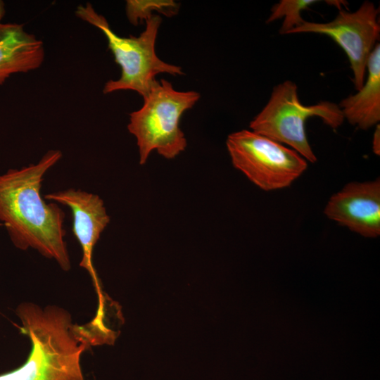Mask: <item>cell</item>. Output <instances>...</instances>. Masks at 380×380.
<instances>
[{"instance_id":"cell-1","label":"cell","mask_w":380,"mask_h":380,"mask_svg":"<svg viewBox=\"0 0 380 380\" xmlns=\"http://www.w3.org/2000/svg\"><path fill=\"white\" fill-rule=\"evenodd\" d=\"M62 156L60 150L51 149L37 163L0 175V221L16 248H33L68 271L71 265L65 241V215L40 194L45 174Z\"/></svg>"},{"instance_id":"cell-2","label":"cell","mask_w":380,"mask_h":380,"mask_svg":"<svg viewBox=\"0 0 380 380\" xmlns=\"http://www.w3.org/2000/svg\"><path fill=\"white\" fill-rule=\"evenodd\" d=\"M17 313L31 350L22 365L0 374V380H84L80 358L90 344L66 310L23 303Z\"/></svg>"},{"instance_id":"cell-3","label":"cell","mask_w":380,"mask_h":380,"mask_svg":"<svg viewBox=\"0 0 380 380\" xmlns=\"http://www.w3.org/2000/svg\"><path fill=\"white\" fill-rule=\"evenodd\" d=\"M75 14L103 32L115 61L121 68L118 80H110L105 84L103 94L132 90L144 98L156 82L155 77L158 74L184 75L180 66L167 63L156 55V42L162 22L159 15L153 14L145 20L146 27L138 37H125L115 33L106 19L89 3L80 5Z\"/></svg>"},{"instance_id":"cell-4","label":"cell","mask_w":380,"mask_h":380,"mask_svg":"<svg viewBox=\"0 0 380 380\" xmlns=\"http://www.w3.org/2000/svg\"><path fill=\"white\" fill-rule=\"evenodd\" d=\"M143 99L142 106L129 114L127 125L137 140L139 164H145L153 151L165 158H175L187 145L180 119L199 100V93L177 91L169 81L161 79Z\"/></svg>"},{"instance_id":"cell-5","label":"cell","mask_w":380,"mask_h":380,"mask_svg":"<svg viewBox=\"0 0 380 380\" xmlns=\"http://www.w3.org/2000/svg\"><path fill=\"white\" fill-rule=\"evenodd\" d=\"M313 116L320 118L332 129L340 127L345 120L338 105L334 103L303 105L298 98L296 84L286 80L274 87L268 102L251 122L250 128L279 144L289 145L307 161L315 163L317 157L305 131L307 120Z\"/></svg>"},{"instance_id":"cell-6","label":"cell","mask_w":380,"mask_h":380,"mask_svg":"<svg viewBox=\"0 0 380 380\" xmlns=\"http://www.w3.org/2000/svg\"><path fill=\"white\" fill-rule=\"evenodd\" d=\"M226 146L234 167L265 191L290 186L308 167L296 151L252 130L231 133Z\"/></svg>"},{"instance_id":"cell-7","label":"cell","mask_w":380,"mask_h":380,"mask_svg":"<svg viewBox=\"0 0 380 380\" xmlns=\"http://www.w3.org/2000/svg\"><path fill=\"white\" fill-rule=\"evenodd\" d=\"M379 8L366 1L354 12L339 10L327 23L304 21L289 34L315 33L331 38L345 51L353 71V82L359 90L365 81L368 58L379 39Z\"/></svg>"},{"instance_id":"cell-8","label":"cell","mask_w":380,"mask_h":380,"mask_svg":"<svg viewBox=\"0 0 380 380\" xmlns=\"http://www.w3.org/2000/svg\"><path fill=\"white\" fill-rule=\"evenodd\" d=\"M44 198L67 206L71 210L72 232L82 251L80 265L89 273L101 300V289L92 255L96 242L110 220L103 201L97 194L72 188L47 194Z\"/></svg>"},{"instance_id":"cell-9","label":"cell","mask_w":380,"mask_h":380,"mask_svg":"<svg viewBox=\"0 0 380 380\" xmlns=\"http://www.w3.org/2000/svg\"><path fill=\"white\" fill-rule=\"evenodd\" d=\"M326 216L365 237L380 234V180L346 184L331 196Z\"/></svg>"},{"instance_id":"cell-10","label":"cell","mask_w":380,"mask_h":380,"mask_svg":"<svg viewBox=\"0 0 380 380\" xmlns=\"http://www.w3.org/2000/svg\"><path fill=\"white\" fill-rule=\"evenodd\" d=\"M44 59L43 42L23 25L0 23V85L13 74L37 69Z\"/></svg>"},{"instance_id":"cell-11","label":"cell","mask_w":380,"mask_h":380,"mask_svg":"<svg viewBox=\"0 0 380 380\" xmlns=\"http://www.w3.org/2000/svg\"><path fill=\"white\" fill-rule=\"evenodd\" d=\"M368 75L358 91L343 99L338 106L344 119L362 129L380 121V44L377 43L367 61Z\"/></svg>"},{"instance_id":"cell-12","label":"cell","mask_w":380,"mask_h":380,"mask_svg":"<svg viewBox=\"0 0 380 380\" xmlns=\"http://www.w3.org/2000/svg\"><path fill=\"white\" fill-rule=\"evenodd\" d=\"M179 9V4L172 0H128L125 7L128 20L134 25L146 20L153 11L171 17Z\"/></svg>"},{"instance_id":"cell-13","label":"cell","mask_w":380,"mask_h":380,"mask_svg":"<svg viewBox=\"0 0 380 380\" xmlns=\"http://www.w3.org/2000/svg\"><path fill=\"white\" fill-rule=\"evenodd\" d=\"M319 1L316 0H281L272 6L267 23H272L284 18L279 33L289 34L290 31L305 21L300 15V12Z\"/></svg>"},{"instance_id":"cell-14","label":"cell","mask_w":380,"mask_h":380,"mask_svg":"<svg viewBox=\"0 0 380 380\" xmlns=\"http://www.w3.org/2000/svg\"><path fill=\"white\" fill-rule=\"evenodd\" d=\"M372 151L377 155H380V127L379 125H376L373 136Z\"/></svg>"},{"instance_id":"cell-15","label":"cell","mask_w":380,"mask_h":380,"mask_svg":"<svg viewBox=\"0 0 380 380\" xmlns=\"http://www.w3.org/2000/svg\"><path fill=\"white\" fill-rule=\"evenodd\" d=\"M6 13L5 4L3 1L0 0V23L4 18Z\"/></svg>"}]
</instances>
